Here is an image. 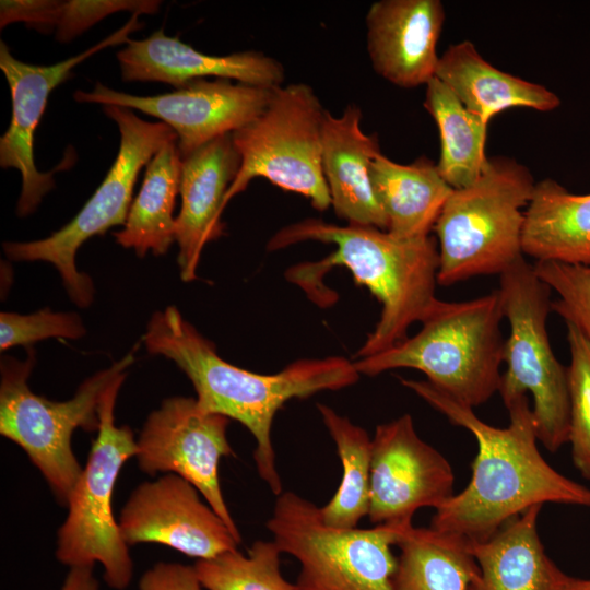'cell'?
Segmentation results:
<instances>
[{
    "label": "cell",
    "instance_id": "ac0fdd59",
    "mask_svg": "<svg viewBox=\"0 0 590 590\" xmlns=\"http://www.w3.org/2000/svg\"><path fill=\"white\" fill-rule=\"evenodd\" d=\"M117 59L123 81L162 82L179 88L205 76L275 88L283 84V66L260 51L247 50L212 56L196 50L158 30L141 40H131Z\"/></svg>",
    "mask_w": 590,
    "mask_h": 590
},
{
    "label": "cell",
    "instance_id": "7a4b0ae2",
    "mask_svg": "<svg viewBox=\"0 0 590 590\" xmlns=\"http://www.w3.org/2000/svg\"><path fill=\"white\" fill-rule=\"evenodd\" d=\"M149 353L173 361L189 378L199 408L243 424L253 436L257 472L274 495L282 493L271 440L275 414L292 399L357 382L354 364L342 356L298 359L275 374H258L224 361L174 307L153 314L143 337Z\"/></svg>",
    "mask_w": 590,
    "mask_h": 590
},
{
    "label": "cell",
    "instance_id": "1f68e13d",
    "mask_svg": "<svg viewBox=\"0 0 590 590\" xmlns=\"http://www.w3.org/2000/svg\"><path fill=\"white\" fill-rule=\"evenodd\" d=\"M538 276L557 294L552 311L577 328L590 342V266L536 261Z\"/></svg>",
    "mask_w": 590,
    "mask_h": 590
},
{
    "label": "cell",
    "instance_id": "44dd1931",
    "mask_svg": "<svg viewBox=\"0 0 590 590\" xmlns=\"http://www.w3.org/2000/svg\"><path fill=\"white\" fill-rule=\"evenodd\" d=\"M542 506L508 520L493 536L468 543L479 574L469 590H581L588 579L564 573L546 554L538 534Z\"/></svg>",
    "mask_w": 590,
    "mask_h": 590
},
{
    "label": "cell",
    "instance_id": "ba28073f",
    "mask_svg": "<svg viewBox=\"0 0 590 590\" xmlns=\"http://www.w3.org/2000/svg\"><path fill=\"white\" fill-rule=\"evenodd\" d=\"M126 373L103 392L98 404L99 427L82 474L68 503V515L57 532L56 557L71 567L95 563L113 589H126L132 579L129 545L113 512V492L123 464L138 452L133 432L115 424L114 409Z\"/></svg>",
    "mask_w": 590,
    "mask_h": 590
},
{
    "label": "cell",
    "instance_id": "4fadbf2b",
    "mask_svg": "<svg viewBox=\"0 0 590 590\" xmlns=\"http://www.w3.org/2000/svg\"><path fill=\"white\" fill-rule=\"evenodd\" d=\"M453 484L450 463L418 436L410 414L376 427L368 510L375 526H413L416 510L438 509L455 495Z\"/></svg>",
    "mask_w": 590,
    "mask_h": 590
},
{
    "label": "cell",
    "instance_id": "d4e9b609",
    "mask_svg": "<svg viewBox=\"0 0 590 590\" xmlns=\"http://www.w3.org/2000/svg\"><path fill=\"white\" fill-rule=\"evenodd\" d=\"M181 155L177 141L166 143L149 162L140 191L131 203L126 223L114 234L116 241L139 257L148 251L167 252L175 240L173 211L179 193Z\"/></svg>",
    "mask_w": 590,
    "mask_h": 590
},
{
    "label": "cell",
    "instance_id": "7402d4cb",
    "mask_svg": "<svg viewBox=\"0 0 590 590\" xmlns=\"http://www.w3.org/2000/svg\"><path fill=\"white\" fill-rule=\"evenodd\" d=\"M435 76L486 123L496 114L512 107L551 111L560 105L559 97L544 85L487 62L470 40L450 45L439 56Z\"/></svg>",
    "mask_w": 590,
    "mask_h": 590
},
{
    "label": "cell",
    "instance_id": "603a6c76",
    "mask_svg": "<svg viewBox=\"0 0 590 590\" xmlns=\"http://www.w3.org/2000/svg\"><path fill=\"white\" fill-rule=\"evenodd\" d=\"M370 180L386 231L401 239L429 236L452 191L437 164L425 156L399 164L380 152L371 162Z\"/></svg>",
    "mask_w": 590,
    "mask_h": 590
},
{
    "label": "cell",
    "instance_id": "d590c367",
    "mask_svg": "<svg viewBox=\"0 0 590 590\" xmlns=\"http://www.w3.org/2000/svg\"><path fill=\"white\" fill-rule=\"evenodd\" d=\"M581 590H590V579L587 580V583Z\"/></svg>",
    "mask_w": 590,
    "mask_h": 590
},
{
    "label": "cell",
    "instance_id": "83f0119b",
    "mask_svg": "<svg viewBox=\"0 0 590 590\" xmlns=\"http://www.w3.org/2000/svg\"><path fill=\"white\" fill-rule=\"evenodd\" d=\"M317 409L342 464L341 483L332 498L319 507L320 515L329 527L354 529L369 510L371 438L332 408L318 403Z\"/></svg>",
    "mask_w": 590,
    "mask_h": 590
},
{
    "label": "cell",
    "instance_id": "3957f363",
    "mask_svg": "<svg viewBox=\"0 0 590 590\" xmlns=\"http://www.w3.org/2000/svg\"><path fill=\"white\" fill-rule=\"evenodd\" d=\"M308 240L333 244L335 250L321 261L295 269L293 281L302 285L333 266H343L381 305L379 320L358 350V358L406 339L408 329L422 322L438 300V246L430 236L401 239L373 226H340L306 219L276 232L268 249L279 250Z\"/></svg>",
    "mask_w": 590,
    "mask_h": 590
},
{
    "label": "cell",
    "instance_id": "7c38bea8",
    "mask_svg": "<svg viewBox=\"0 0 590 590\" xmlns=\"http://www.w3.org/2000/svg\"><path fill=\"white\" fill-rule=\"evenodd\" d=\"M228 424V417L201 410L193 398H167L146 417L135 458L149 475L174 473L190 482L240 543L219 479L221 458L234 456L226 435Z\"/></svg>",
    "mask_w": 590,
    "mask_h": 590
},
{
    "label": "cell",
    "instance_id": "5b68a950",
    "mask_svg": "<svg viewBox=\"0 0 590 590\" xmlns=\"http://www.w3.org/2000/svg\"><path fill=\"white\" fill-rule=\"evenodd\" d=\"M535 181L517 161L495 156L472 185L452 189L434 225L438 284L500 275L523 258L524 211Z\"/></svg>",
    "mask_w": 590,
    "mask_h": 590
},
{
    "label": "cell",
    "instance_id": "277c9868",
    "mask_svg": "<svg viewBox=\"0 0 590 590\" xmlns=\"http://www.w3.org/2000/svg\"><path fill=\"white\" fill-rule=\"evenodd\" d=\"M503 319L498 290L463 302L438 299L416 334L353 364L359 375L367 376L417 369L432 385L475 408L499 391Z\"/></svg>",
    "mask_w": 590,
    "mask_h": 590
},
{
    "label": "cell",
    "instance_id": "2e32d148",
    "mask_svg": "<svg viewBox=\"0 0 590 590\" xmlns=\"http://www.w3.org/2000/svg\"><path fill=\"white\" fill-rule=\"evenodd\" d=\"M139 14L120 30L84 52L51 66L28 64L14 58L4 42H0V68L8 81L12 101V116L8 130L0 139V165L21 173L22 190L17 214L33 213L43 197L55 187L56 169L43 173L35 166L34 133L45 110L48 96L71 70L95 52L108 46L128 43L129 34L141 27Z\"/></svg>",
    "mask_w": 590,
    "mask_h": 590
},
{
    "label": "cell",
    "instance_id": "6da1fadb",
    "mask_svg": "<svg viewBox=\"0 0 590 590\" xmlns=\"http://www.w3.org/2000/svg\"><path fill=\"white\" fill-rule=\"evenodd\" d=\"M401 384L469 430L477 442L469 484L436 509L430 529L474 543L489 539L533 506L555 503L590 508V488L556 471L540 453L528 394L506 406L510 423L500 428L427 380L401 379Z\"/></svg>",
    "mask_w": 590,
    "mask_h": 590
},
{
    "label": "cell",
    "instance_id": "cb8c5ba5",
    "mask_svg": "<svg viewBox=\"0 0 590 590\" xmlns=\"http://www.w3.org/2000/svg\"><path fill=\"white\" fill-rule=\"evenodd\" d=\"M523 256L590 266V193L575 194L552 178L535 182L524 211Z\"/></svg>",
    "mask_w": 590,
    "mask_h": 590
},
{
    "label": "cell",
    "instance_id": "836d02e7",
    "mask_svg": "<svg viewBox=\"0 0 590 590\" xmlns=\"http://www.w3.org/2000/svg\"><path fill=\"white\" fill-rule=\"evenodd\" d=\"M139 590H204L193 566L157 563L139 581Z\"/></svg>",
    "mask_w": 590,
    "mask_h": 590
},
{
    "label": "cell",
    "instance_id": "52a82bcc",
    "mask_svg": "<svg viewBox=\"0 0 590 590\" xmlns=\"http://www.w3.org/2000/svg\"><path fill=\"white\" fill-rule=\"evenodd\" d=\"M498 292L510 328L498 392L505 406L531 394L538 440L554 453L569 440V388L546 328L552 291L523 257L499 275Z\"/></svg>",
    "mask_w": 590,
    "mask_h": 590
},
{
    "label": "cell",
    "instance_id": "9a60e30c",
    "mask_svg": "<svg viewBox=\"0 0 590 590\" xmlns=\"http://www.w3.org/2000/svg\"><path fill=\"white\" fill-rule=\"evenodd\" d=\"M188 481L166 473L137 486L119 516L128 545L158 543L197 559L236 550L229 528Z\"/></svg>",
    "mask_w": 590,
    "mask_h": 590
},
{
    "label": "cell",
    "instance_id": "30bf717a",
    "mask_svg": "<svg viewBox=\"0 0 590 590\" xmlns=\"http://www.w3.org/2000/svg\"><path fill=\"white\" fill-rule=\"evenodd\" d=\"M104 113L120 132L119 151L99 187L81 211L50 236L33 241H5L3 250L14 261H46L58 270L63 285L79 307H87L94 297L92 279L76 269L80 246L116 225H125L133 187L144 165L168 142L177 141L175 131L164 122L145 121L130 109L105 105Z\"/></svg>",
    "mask_w": 590,
    "mask_h": 590
},
{
    "label": "cell",
    "instance_id": "ffe728a7",
    "mask_svg": "<svg viewBox=\"0 0 590 590\" xmlns=\"http://www.w3.org/2000/svg\"><path fill=\"white\" fill-rule=\"evenodd\" d=\"M362 110L351 104L342 115L328 110L322 127L321 164L335 214L351 225L387 229V219L370 180L380 153L376 135L361 129Z\"/></svg>",
    "mask_w": 590,
    "mask_h": 590
},
{
    "label": "cell",
    "instance_id": "d6986e66",
    "mask_svg": "<svg viewBox=\"0 0 590 590\" xmlns=\"http://www.w3.org/2000/svg\"><path fill=\"white\" fill-rule=\"evenodd\" d=\"M240 167L232 134L219 137L181 157V208L175 221L181 280L197 278L204 246L224 233L221 214L226 193Z\"/></svg>",
    "mask_w": 590,
    "mask_h": 590
},
{
    "label": "cell",
    "instance_id": "d6a6232c",
    "mask_svg": "<svg viewBox=\"0 0 590 590\" xmlns=\"http://www.w3.org/2000/svg\"><path fill=\"white\" fill-rule=\"evenodd\" d=\"M84 334L83 322L74 312H55L46 308L31 315L0 314V350L2 352L17 345L28 347L36 341L49 338L76 340Z\"/></svg>",
    "mask_w": 590,
    "mask_h": 590
},
{
    "label": "cell",
    "instance_id": "f1b7e54d",
    "mask_svg": "<svg viewBox=\"0 0 590 590\" xmlns=\"http://www.w3.org/2000/svg\"><path fill=\"white\" fill-rule=\"evenodd\" d=\"M160 4L157 0H2L0 26L23 22L39 31L55 28L57 40L67 43L109 14H154Z\"/></svg>",
    "mask_w": 590,
    "mask_h": 590
},
{
    "label": "cell",
    "instance_id": "8992f818",
    "mask_svg": "<svg viewBox=\"0 0 590 590\" xmlns=\"http://www.w3.org/2000/svg\"><path fill=\"white\" fill-rule=\"evenodd\" d=\"M20 362L1 357L0 434L21 447L39 470L61 505L80 479L83 468L72 450L76 428L96 432L99 427L98 404L105 389L133 364L132 353L85 379L75 394L66 401H54L35 394L28 378L35 365L34 350Z\"/></svg>",
    "mask_w": 590,
    "mask_h": 590
},
{
    "label": "cell",
    "instance_id": "4316f807",
    "mask_svg": "<svg viewBox=\"0 0 590 590\" xmlns=\"http://www.w3.org/2000/svg\"><path fill=\"white\" fill-rule=\"evenodd\" d=\"M424 107L437 125L440 138L438 170L452 189L465 188L484 172L487 126L468 110L436 76L426 84Z\"/></svg>",
    "mask_w": 590,
    "mask_h": 590
},
{
    "label": "cell",
    "instance_id": "e0dca14e",
    "mask_svg": "<svg viewBox=\"0 0 590 590\" xmlns=\"http://www.w3.org/2000/svg\"><path fill=\"white\" fill-rule=\"evenodd\" d=\"M439 0H380L366 14L373 69L393 85L413 88L435 78L445 23Z\"/></svg>",
    "mask_w": 590,
    "mask_h": 590
},
{
    "label": "cell",
    "instance_id": "f546056e",
    "mask_svg": "<svg viewBox=\"0 0 590 590\" xmlns=\"http://www.w3.org/2000/svg\"><path fill=\"white\" fill-rule=\"evenodd\" d=\"M281 554L273 540H257L247 555L231 550L193 567L204 590H297L281 574Z\"/></svg>",
    "mask_w": 590,
    "mask_h": 590
},
{
    "label": "cell",
    "instance_id": "4dcf8cb0",
    "mask_svg": "<svg viewBox=\"0 0 590 590\" xmlns=\"http://www.w3.org/2000/svg\"><path fill=\"white\" fill-rule=\"evenodd\" d=\"M570 351L568 368L569 440L573 462L590 480V342L574 326L566 324Z\"/></svg>",
    "mask_w": 590,
    "mask_h": 590
},
{
    "label": "cell",
    "instance_id": "484cf974",
    "mask_svg": "<svg viewBox=\"0 0 590 590\" xmlns=\"http://www.w3.org/2000/svg\"><path fill=\"white\" fill-rule=\"evenodd\" d=\"M394 590H469L479 566L467 541L430 528L403 529Z\"/></svg>",
    "mask_w": 590,
    "mask_h": 590
},
{
    "label": "cell",
    "instance_id": "9c48e42d",
    "mask_svg": "<svg viewBox=\"0 0 590 590\" xmlns=\"http://www.w3.org/2000/svg\"><path fill=\"white\" fill-rule=\"evenodd\" d=\"M266 526L282 554L299 563L297 590H394L392 546L402 528L335 529L317 505L291 491L276 496Z\"/></svg>",
    "mask_w": 590,
    "mask_h": 590
},
{
    "label": "cell",
    "instance_id": "8fae6325",
    "mask_svg": "<svg viewBox=\"0 0 590 590\" xmlns=\"http://www.w3.org/2000/svg\"><path fill=\"white\" fill-rule=\"evenodd\" d=\"M318 96L306 83L276 87L264 110L232 133L240 167L225 204L256 177L309 199L318 211L331 206L321 164L326 115Z\"/></svg>",
    "mask_w": 590,
    "mask_h": 590
},
{
    "label": "cell",
    "instance_id": "5bb4252c",
    "mask_svg": "<svg viewBox=\"0 0 590 590\" xmlns=\"http://www.w3.org/2000/svg\"><path fill=\"white\" fill-rule=\"evenodd\" d=\"M275 88L234 84L226 79H201L170 93L137 96L97 83L90 92L76 91L73 97L81 103L138 109L161 119L177 134V146L184 157L252 121L264 110Z\"/></svg>",
    "mask_w": 590,
    "mask_h": 590
},
{
    "label": "cell",
    "instance_id": "e575fe53",
    "mask_svg": "<svg viewBox=\"0 0 590 590\" xmlns=\"http://www.w3.org/2000/svg\"><path fill=\"white\" fill-rule=\"evenodd\" d=\"M94 567H71L60 590H101L93 573Z\"/></svg>",
    "mask_w": 590,
    "mask_h": 590
}]
</instances>
